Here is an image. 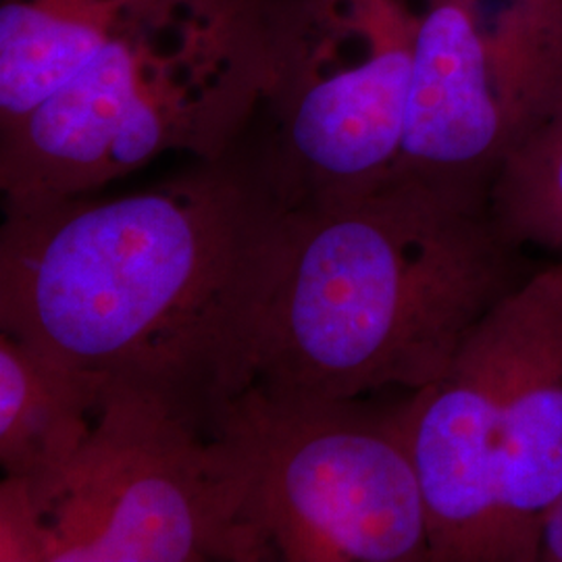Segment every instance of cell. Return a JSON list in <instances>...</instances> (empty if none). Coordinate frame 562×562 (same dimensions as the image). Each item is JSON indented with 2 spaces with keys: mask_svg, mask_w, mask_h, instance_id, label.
<instances>
[{
  "mask_svg": "<svg viewBox=\"0 0 562 562\" xmlns=\"http://www.w3.org/2000/svg\"><path fill=\"white\" fill-rule=\"evenodd\" d=\"M259 111L290 206L361 196L394 176L415 57V0H262Z\"/></svg>",
  "mask_w": 562,
  "mask_h": 562,
  "instance_id": "6",
  "label": "cell"
},
{
  "mask_svg": "<svg viewBox=\"0 0 562 562\" xmlns=\"http://www.w3.org/2000/svg\"><path fill=\"white\" fill-rule=\"evenodd\" d=\"M146 0H0V130L53 97Z\"/></svg>",
  "mask_w": 562,
  "mask_h": 562,
  "instance_id": "11",
  "label": "cell"
},
{
  "mask_svg": "<svg viewBox=\"0 0 562 562\" xmlns=\"http://www.w3.org/2000/svg\"><path fill=\"white\" fill-rule=\"evenodd\" d=\"M538 562H562V496L543 519Z\"/></svg>",
  "mask_w": 562,
  "mask_h": 562,
  "instance_id": "13",
  "label": "cell"
},
{
  "mask_svg": "<svg viewBox=\"0 0 562 562\" xmlns=\"http://www.w3.org/2000/svg\"><path fill=\"white\" fill-rule=\"evenodd\" d=\"M525 250L490 204L408 178L294 206L241 387L313 401L417 392L540 267Z\"/></svg>",
  "mask_w": 562,
  "mask_h": 562,
  "instance_id": "2",
  "label": "cell"
},
{
  "mask_svg": "<svg viewBox=\"0 0 562 562\" xmlns=\"http://www.w3.org/2000/svg\"><path fill=\"white\" fill-rule=\"evenodd\" d=\"M401 419L422 487L431 562H506L501 390L485 319L442 378L401 402Z\"/></svg>",
  "mask_w": 562,
  "mask_h": 562,
  "instance_id": "8",
  "label": "cell"
},
{
  "mask_svg": "<svg viewBox=\"0 0 562 562\" xmlns=\"http://www.w3.org/2000/svg\"><path fill=\"white\" fill-rule=\"evenodd\" d=\"M115 373L53 359L0 331V464L38 494L99 427Z\"/></svg>",
  "mask_w": 562,
  "mask_h": 562,
  "instance_id": "10",
  "label": "cell"
},
{
  "mask_svg": "<svg viewBox=\"0 0 562 562\" xmlns=\"http://www.w3.org/2000/svg\"><path fill=\"white\" fill-rule=\"evenodd\" d=\"M501 390V527L506 562H538L562 496V261L543 262L485 317Z\"/></svg>",
  "mask_w": 562,
  "mask_h": 562,
  "instance_id": "9",
  "label": "cell"
},
{
  "mask_svg": "<svg viewBox=\"0 0 562 562\" xmlns=\"http://www.w3.org/2000/svg\"><path fill=\"white\" fill-rule=\"evenodd\" d=\"M269 86L262 0H146L0 130L2 209L97 194L167 153L217 159Z\"/></svg>",
  "mask_w": 562,
  "mask_h": 562,
  "instance_id": "3",
  "label": "cell"
},
{
  "mask_svg": "<svg viewBox=\"0 0 562 562\" xmlns=\"http://www.w3.org/2000/svg\"><path fill=\"white\" fill-rule=\"evenodd\" d=\"M290 209L259 117L140 192L7 206L0 331L211 419L246 382Z\"/></svg>",
  "mask_w": 562,
  "mask_h": 562,
  "instance_id": "1",
  "label": "cell"
},
{
  "mask_svg": "<svg viewBox=\"0 0 562 562\" xmlns=\"http://www.w3.org/2000/svg\"><path fill=\"white\" fill-rule=\"evenodd\" d=\"M490 213L517 246L562 252V104L508 155Z\"/></svg>",
  "mask_w": 562,
  "mask_h": 562,
  "instance_id": "12",
  "label": "cell"
},
{
  "mask_svg": "<svg viewBox=\"0 0 562 562\" xmlns=\"http://www.w3.org/2000/svg\"><path fill=\"white\" fill-rule=\"evenodd\" d=\"M25 490L38 562L273 561L248 519L250 469L234 443L167 392L121 375L59 480Z\"/></svg>",
  "mask_w": 562,
  "mask_h": 562,
  "instance_id": "4",
  "label": "cell"
},
{
  "mask_svg": "<svg viewBox=\"0 0 562 562\" xmlns=\"http://www.w3.org/2000/svg\"><path fill=\"white\" fill-rule=\"evenodd\" d=\"M415 7L394 176L490 204L508 155L562 104V0H415Z\"/></svg>",
  "mask_w": 562,
  "mask_h": 562,
  "instance_id": "7",
  "label": "cell"
},
{
  "mask_svg": "<svg viewBox=\"0 0 562 562\" xmlns=\"http://www.w3.org/2000/svg\"><path fill=\"white\" fill-rule=\"evenodd\" d=\"M211 427L250 469L248 519L273 561L431 562L401 404L241 387Z\"/></svg>",
  "mask_w": 562,
  "mask_h": 562,
  "instance_id": "5",
  "label": "cell"
}]
</instances>
